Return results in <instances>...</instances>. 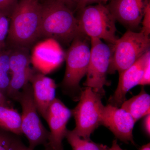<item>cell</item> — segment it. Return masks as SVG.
Instances as JSON below:
<instances>
[{
  "instance_id": "484cf974",
  "label": "cell",
  "mask_w": 150,
  "mask_h": 150,
  "mask_svg": "<svg viewBox=\"0 0 150 150\" xmlns=\"http://www.w3.org/2000/svg\"><path fill=\"white\" fill-rule=\"evenodd\" d=\"M150 114L145 116L143 122V126L144 130L146 132V134L148 137H149L150 135Z\"/></svg>"
},
{
  "instance_id": "7a4b0ae2",
  "label": "cell",
  "mask_w": 150,
  "mask_h": 150,
  "mask_svg": "<svg viewBox=\"0 0 150 150\" xmlns=\"http://www.w3.org/2000/svg\"><path fill=\"white\" fill-rule=\"evenodd\" d=\"M79 34L77 19L70 8L56 0L42 4L40 38L68 45Z\"/></svg>"
},
{
  "instance_id": "d4e9b609",
  "label": "cell",
  "mask_w": 150,
  "mask_h": 150,
  "mask_svg": "<svg viewBox=\"0 0 150 150\" xmlns=\"http://www.w3.org/2000/svg\"><path fill=\"white\" fill-rule=\"evenodd\" d=\"M111 0H76V9L79 11L85 7L91 4L97 3V4H104L110 1Z\"/></svg>"
},
{
  "instance_id": "2e32d148",
  "label": "cell",
  "mask_w": 150,
  "mask_h": 150,
  "mask_svg": "<svg viewBox=\"0 0 150 150\" xmlns=\"http://www.w3.org/2000/svg\"><path fill=\"white\" fill-rule=\"evenodd\" d=\"M7 47L10 51V71L11 74L23 72L31 68L29 48L21 46Z\"/></svg>"
},
{
  "instance_id": "ffe728a7",
  "label": "cell",
  "mask_w": 150,
  "mask_h": 150,
  "mask_svg": "<svg viewBox=\"0 0 150 150\" xmlns=\"http://www.w3.org/2000/svg\"><path fill=\"white\" fill-rule=\"evenodd\" d=\"M19 136L0 128V150H23L26 147Z\"/></svg>"
},
{
  "instance_id": "7402d4cb",
  "label": "cell",
  "mask_w": 150,
  "mask_h": 150,
  "mask_svg": "<svg viewBox=\"0 0 150 150\" xmlns=\"http://www.w3.org/2000/svg\"><path fill=\"white\" fill-rule=\"evenodd\" d=\"M17 0H0V12L9 17Z\"/></svg>"
},
{
  "instance_id": "4fadbf2b",
  "label": "cell",
  "mask_w": 150,
  "mask_h": 150,
  "mask_svg": "<svg viewBox=\"0 0 150 150\" xmlns=\"http://www.w3.org/2000/svg\"><path fill=\"white\" fill-rule=\"evenodd\" d=\"M150 54L149 50L119 74L117 88L108 100L109 104L116 107H121L122 103L126 100V95L128 91L135 86L139 85L146 60Z\"/></svg>"
},
{
  "instance_id": "9c48e42d",
  "label": "cell",
  "mask_w": 150,
  "mask_h": 150,
  "mask_svg": "<svg viewBox=\"0 0 150 150\" xmlns=\"http://www.w3.org/2000/svg\"><path fill=\"white\" fill-rule=\"evenodd\" d=\"M72 115L71 110L60 99L55 98L50 105L45 119L50 129L46 146L51 150H64L62 142L68 130L67 123Z\"/></svg>"
},
{
  "instance_id": "277c9868",
  "label": "cell",
  "mask_w": 150,
  "mask_h": 150,
  "mask_svg": "<svg viewBox=\"0 0 150 150\" xmlns=\"http://www.w3.org/2000/svg\"><path fill=\"white\" fill-rule=\"evenodd\" d=\"M77 19L80 33L90 38L104 40L111 46L118 38L116 35V20L107 6L98 4L87 6L80 10Z\"/></svg>"
},
{
  "instance_id": "3957f363",
  "label": "cell",
  "mask_w": 150,
  "mask_h": 150,
  "mask_svg": "<svg viewBox=\"0 0 150 150\" xmlns=\"http://www.w3.org/2000/svg\"><path fill=\"white\" fill-rule=\"evenodd\" d=\"M89 38L80 33L65 53L66 71L61 86L64 93L75 100H79L80 97V82L88 68L91 53Z\"/></svg>"
},
{
  "instance_id": "8fae6325",
  "label": "cell",
  "mask_w": 150,
  "mask_h": 150,
  "mask_svg": "<svg viewBox=\"0 0 150 150\" xmlns=\"http://www.w3.org/2000/svg\"><path fill=\"white\" fill-rule=\"evenodd\" d=\"M65 60V53L60 43L51 38L37 44L31 56V64L37 71L44 75L60 67Z\"/></svg>"
},
{
  "instance_id": "5b68a950",
  "label": "cell",
  "mask_w": 150,
  "mask_h": 150,
  "mask_svg": "<svg viewBox=\"0 0 150 150\" xmlns=\"http://www.w3.org/2000/svg\"><path fill=\"white\" fill-rule=\"evenodd\" d=\"M112 46L108 74H120L150 50L149 36L128 30Z\"/></svg>"
},
{
  "instance_id": "44dd1931",
  "label": "cell",
  "mask_w": 150,
  "mask_h": 150,
  "mask_svg": "<svg viewBox=\"0 0 150 150\" xmlns=\"http://www.w3.org/2000/svg\"><path fill=\"white\" fill-rule=\"evenodd\" d=\"M10 18L3 15L0 20V51L6 48V40L9 28Z\"/></svg>"
},
{
  "instance_id": "5bb4252c",
  "label": "cell",
  "mask_w": 150,
  "mask_h": 150,
  "mask_svg": "<svg viewBox=\"0 0 150 150\" xmlns=\"http://www.w3.org/2000/svg\"><path fill=\"white\" fill-rule=\"evenodd\" d=\"M30 83L38 111L45 119L48 108L56 98L57 86L54 80L35 71Z\"/></svg>"
},
{
  "instance_id": "83f0119b",
  "label": "cell",
  "mask_w": 150,
  "mask_h": 150,
  "mask_svg": "<svg viewBox=\"0 0 150 150\" xmlns=\"http://www.w3.org/2000/svg\"><path fill=\"white\" fill-rule=\"evenodd\" d=\"M108 150H124L121 149L118 144L116 140H113L112 142V146L110 148H109Z\"/></svg>"
},
{
  "instance_id": "ac0fdd59",
  "label": "cell",
  "mask_w": 150,
  "mask_h": 150,
  "mask_svg": "<svg viewBox=\"0 0 150 150\" xmlns=\"http://www.w3.org/2000/svg\"><path fill=\"white\" fill-rule=\"evenodd\" d=\"M65 138L73 150H108L109 149L106 145L81 138L73 130H67Z\"/></svg>"
},
{
  "instance_id": "ba28073f",
  "label": "cell",
  "mask_w": 150,
  "mask_h": 150,
  "mask_svg": "<svg viewBox=\"0 0 150 150\" xmlns=\"http://www.w3.org/2000/svg\"><path fill=\"white\" fill-rule=\"evenodd\" d=\"M90 57L83 85L91 88L95 92L103 96L104 86L110 83L107 81V74L112 54V46L102 42L98 38H90Z\"/></svg>"
},
{
  "instance_id": "4316f807",
  "label": "cell",
  "mask_w": 150,
  "mask_h": 150,
  "mask_svg": "<svg viewBox=\"0 0 150 150\" xmlns=\"http://www.w3.org/2000/svg\"><path fill=\"white\" fill-rule=\"evenodd\" d=\"M0 106H10L8 98L0 91Z\"/></svg>"
},
{
  "instance_id": "1f68e13d",
  "label": "cell",
  "mask_w": 150,
  "mask_h": 150,
  "mask_svg": "<svg viewBox=\"0 0 150 150\" xmlns=\"http://www.w3.org/2000/svg\"><path fill=\"white\" fill-rule=\"evenodd\" d=\"M3 15H5L3 13L1 12H0V20H1V18L2 16Z\"/></svg>"
},
{
  "instance_id": "cb8c5ba5",
  "label": "cell",
  "mask_w": 150,
  "mask_h": 150,
  "mask_svg": "<svg viewBox=\"0 0 150 150\" xmlns=\"http://www.w3.org/2000/svg\"><path fill=\"white\" fill-rule=\"evenodd\" d=\"M142 28L141 31L145 35L149 36L150 33V4L148 5L143 17L142 21Z\"/></svg>"
},
{
  "instance_id": "f1b7e54d",
  "label": "cell",
  "mask_w": 150,
  "mask_h": 150,
  "mask_svg": "<svg viewBox=\"0 0 150 150\" xmlns=\"http://www.w3.org/2000/svg\"><path fill=\"white\" fill-rule=\"evenodd\" d=\"M56 1H58L63 3L69 7V6L70 5L74 4H76V0H56Z\"/></svg>"
},
{
  "instance_id": "9a60e30c",
  "label": "cell",
  "mask_w": 150,
  "mask_h": 150,
  "mask_svg": "<svg viewBox=\"0 0 150 150\" xmlns=\"http://www.w3.org/2000/svg\"><path fill=\"white\" fill-rule=\"evenodd\" d=\"M121 108L129 112L135 122H137L150 114V95L143 87L139 94L125 100L121 105Z\"/></svg>"
},
{
  "instance_id": "8992f818",
  "label": "cell",
  "mask_w": 150,
  "mask_h": 150,
  "mask_svg": "<svg viewBox=\"0 0 150 150\" xmlns=\"http://www.w3.org/2000/svg\"><path fill=\"white\" fill-rule=\"evenodd\" d=\"M16 100L20 103L22 109V132L28 140V147L34 149L40 145L46 146L50 133L40 120L30 83L22 89Z\"/></svg>"
},
{
  "instance_id": "52a82bcc",
  "label": "cell",
  "mask_w": 150,
  "mask_h": 150,
  "mask_svg": "<svg viewBox=\"0 0 150 150\" xmlns=\"http://www.w3.org/2000/svg\"><path fill=\"white\" fill-rule=\"evenodd\" d=\"M102 96L91 88L82 90L79 103L71 110L76 127L73 131L85 139H90L91 134L100 125L103 105Z\"/></svg>"
},
{
  "instance_id": "30bf717a",
  "label": "cell",
  "mask_w": 150,
  "mask_h": 150,
  "mask_svg": "<svg viewBox=\"0 0 150 150\" xmlns=\"http://www.w3.org/2000/svg\"><path fill=\"white\" fill-rule=\"evenodd\" d=\"M135 123L129 113L121 108L108 104L103 108L100 125L109 129L121 142L135 144L133 131Z\"/></svg>"
},
{
  "instance_id": "603a6c76",
  "label": "cell",
  "mask_w": 150,
  "mask_h": 150,
  "mask_svg": "<svg viewBox=\"0 0 150 150\" xmlns=\"http://www.w3.org/2000/svg\"><path fill=\"white\" fill-rule=\"evenodd\" d=\"M150 54L148 55L144 71L142 78L140 81L139 85H149L150 83Z\"/></svg>"
},
{
  "instance_id": "7c38bea8",
  "label": "cell",
  "mask_w": 150,
  "mask_h": 150,
  "mask_svg": "<svg viewBox=\"0 0 150 150\" xmlns=\"http://www.w3.org/2000/svg\"><path fill=\"white\" fill-rule=\"evenodd\" d=\"M149 4L150 0H111L107 6L116 21L135 31Z\"/></svg>"
},
{
  "instance_id": "6da1fadb",
  "label": "cell",
  "mask_w": 150,
  "mask_h": 150,
  "mask_svg": "<svg viewBox=\"0 0 150 150\" xmlns=\"http://www.w3.org/2000/svg\"><path fill=\"white\" fill-rule=\"evenodd\" d=\"M42 4L39 0H19L9 16L6 46L30 48L40 39Z\"/></svg>"
},
{
  "instance_id": "d6986e66",
  "label": "cell",
  "mask_w": 150,
  "mask_h": 150,
  "mask_svg": "<svg viewBox=\"0 0 150 150\" xmlns=\"http://www.w3.org/2000/svg\"><path fill=\"white\" fill-rule=\"evenodd\" d=\"M9 55V50L7 47L0 51V91L6 96L11 79Z\"/></svg>"
},
{
  "instance_id": "f546056e",
  "label": "cell",
  "mask_w": 150,
  "mask_h": 150,
  "mask_svg": "<svg viewBox=\"0 0 150 150\" xmlns=\"http://www.w3.org/2000/svg\"><path fill=\"white\" fill-rule=\"evenodd\" d=\"M139 150H150V144L148 143L146 144L143 145L140 148Z\"/></svg>"
},
{
  "instance_id": "e0dca14e",
  "label": "cell",
  "mask_w": 150,
  "mask_h": 150,
  "mask_svg": "<svg viewBox=\"0 0 150 150\" xmlns=\"http://www.w3.org/2000/svg\"><path fill=\"white\" fill-rule=\"evenodd\" d=\"M0 128L18 136L21 135V114L10 106H0Z\"/></svg>"
},
{
  "instance_id": "4dcf8cb0",
  "label": "cell",
  "mask_w": 150,
  "mask_h": 150,
  "mask_svg": "<svg viewBox=\"0 0 150 150\" xmlns=\"http://www.w3.org/2000/svg\"><path fill=\"white\" fill-rule=\"evenodd\" d=\"M23 150H34V149H30V148L26 147L25 148V149H24ZM43 150H51V149H50V148L46 146L45 147V149Z\"/></svg>"
}]
</instances>
